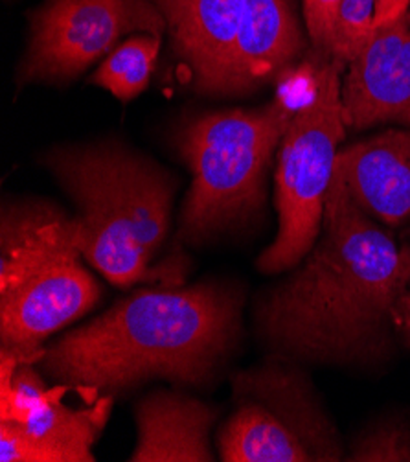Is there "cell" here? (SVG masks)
<instances>
[{
  "mask_svg": "<svg viewBox=\"0 0 410 462\" xmlns=\"http://www.w3.org/2000/svg\"><path fill=\"white\" fill-rule=\"evenodd\" d=\"M396 327L410 337V291H405L396 308Z\"/></svg>",
  "mask_w": 410,
  "mask_h": 462,
  "instance_id": "cell-21",
  "label": "cell"
},
{
  "mask_svg": "<svg viewBox=\"0 0 410 462\" xmlns=\"http://www.w3.org/2000/svg\"><path fill=\"white\" fill-rule=\"evenodd\" d=\"M111 411V396L90 409H70L59 398L44 403L24 422L0 420L3 462H93L90 448Z\"/></svg>",
  "mask_w": 410,
  "mask_h": 462,
  "instance_id": "cell-11",
  "label": "cell"
},
{
  "mask_svg": "<svg viewBox=\"0 0 410 462\" xmlns=\"http://www.w3.org/2000/svg\"><path fill=\"white\" fill-rule=\"evenodd\" d=\"M68 256L33 273L24 282L0 295L3 350L26 363L41 359V343L93 310L100 286L77 260Z\"/></svg>",
  "mask_w": 410,
  "mask_h": 462,
  "instance_id": "cell-8",
  "label": "cell"
},
{
  "mask_svg": "<svg viewBox=\"0 0 410 462\" xmlns=\"http://www.w3.org/2000/svg\"><path fill=\"white\" fill-rule=\"evenodd\" d=\"M134 32L159 37L168 32L164 15L151 0H44L30 19L19 81L74 79Z\"/></svg>",
  "mask_w": 410,
  "mask_h": 462,
  "instance_id": "cell-6",
  "label": "cell"
},
{
  "mask_svg": "<svg viewBox=\"0 0 410 462\" xmlns=\"http://www.w3.org/2000/svg\"><path fill=\"white\" fill-rule=\"evenodd\" d=\"M401 254H403V269H405V276H406V281H408V284H410V247L401 249Z\"/></svg>",
  "mask_w": 410,
  "mask_h": 462,
  "instance_id": "cell-22",
  "label": "cell"
},
{
  "mask_svg": "<svg viewBox=\"0 0 410 462\" xmlns=\"http://www.w3.org/2000/svg\"><path fill=\"white\" fill-rule=\"evenodd\" d=\"M408 281L392 236L350 196L335 171L323 236L305 262L258 306V328L278 354L313 363L378 359L390 345Z\"/></svg>",
  "mask_w": 410,
  "mask_h": 462,
  "instance_id": "cell-1",
  "label": "cell"
},
{
  "mask_svg": "<svg viewBox=\"0 0 410 462\" xmlns=\"http://www.w3.org/2000/svg\"><path fill=\"white\" fill-rule=\"evenodd\" d=\"M376 10V0H344L339 26L333 61L348 67L357 52L364 35L369 33Z\"/></svg>",
  "mask_w": 410,
  "mask_h": 462,
  "instance_id": "cell-19",
  "label": "cell"
},
{
  "mask_svg": "<svg viewBox=\"0 0 410 462\" xmlns=\"http://www.w3.org/2000/svg\"><path fill=\"white\" fill-rule=\"evenodd\" d=\"M44 166L77 207L81 256L114 286L142 281L168 235L175 180L118 143L54 148Z\"/></svg>",
  "mask_w": 410,
  "mask_h": 462,
  "instance_id": "cell-3",
  "label": "cell"
},
{
  "mask_svg": "<svg viewBox=\"0 0 410 462\" xmlns=\"http://www.w3.org/2000/svg\"><path fill=\"white\" fill-rule=\"evenodd\" d=\"M350 460H410V430L394 424L370 430L355 442Z\"/></svg>",
  "mask_w": 410,
  "mask_h": 462,
  "instance_id": "cell-20",
  "label": "cell"
},
{
  "mask_svg": "<svg viewBox=\"0 0 410 462\" xmlns=\"http://www.w3.org/2000/svg\"><path fill=\"white\" fill-rule=\"evenodd\" d=\"M215 412L178 393H153L136 409L139 444L132 462H210V430Z\"/></svg>",
  "mask_w": 410,
  "mask_h": 462,
  "instance_id": "cell-14",
  "label": "cell"
},
{
  "mask_svg": "<svg viewBox=\"0 0 410 462\" xmlns=\"http://www.w3.org/2000/svg\"><path fill=\"white\" fill-rule=\"evenodd\" d=\"M335 171L369 216L388 225L410 219V131H387L339 150Z\"/></svg>",
  "mask_w": 410,
  "mask_h": 462,
  "instance_id": "cell-12",
  "label": "cell"
},
{
  "mask_svg": "<svg viewBox=\"0 0 410 462\" xmlns=\"http://www.w3.org/2000/svg\"><path fill=\"white\" fill-rule=\"evenodd\" d=\"M305 30L314 56L321 61H333L337 26L344 0H302Z\"/></svg>",
  "mask_w": 410,
  "mask_h": 462,
  "instance_id": "cell-18",
  "label": "cell"
},
{
  "mask_svg": "<svg viewBox=\"0 0 410 462\" xmlns=\"http://www.w3.org/2000/svg\"><path fill=\"white\" fill-rule=\"evenodd\" d=\"M3 382H0V420L24 422L35 411L54 398H61L65 387L49 391L41 374L23 363L15 354L3 350Z\"/></svg>",
  "mask_w": 410,
  "mask_h": 462,
  "instance_id": "cell-17",
  "label": "cell"
},
{
  "mask_svg": "<svg viewBox=\"0 0 410 462\" xmlns=\"http://www.w3.org/2000/svg\"><path fill=\"white\" fill-rule=\"evenodd\" d=\"M304 46L296 0H241L238 49L241 95L287 70Z\"/></svg>",
  "mask_w": 410,
  "mask_h": 462,
  "instance_id": "cell-15",
  "label": "cell"
},
{
  "mask_svg": "<svg viewBox=\"0 0 410 462\" xmlns=\"http://www.w3.org/2000/svg\"><path fill=\"white\" fill-rule=\"evenodd\" d=\"M240 297L205 282L134 293L42 352V371L87 393H118L151 378L206 383L240 332Z\"/></svg>",
  "mask_w": 410,
  "mask_h": 462,
  "instance_id": "cell-2",
  "label": "cell"
},
{
  "mask_svg": "<svg viewBox=\"0 0 410 462\" xmlns=\"http://www.w3.org/2000/svg\"><path fill=\"white\" fill-rule=\"evenodd\" d=\"M166 19L178 58L205 95H241L238 49L241 0H151Z\"/></svg>",
  "mask_w": 410,
  "mask_h": 462,
  "instance_id": "cell-10",
  "label": "cell"
},
{
  "mask_svg": "<svg viewBox=\"0 0 410 462\" xmlns=\"http://www.w3.org/2000/svg\"><path fill=\"white\" fill-rule=\"evenodd\" d=\"M74 217L44 201L3 210L0 228V295L58 260L79 256Z\"/></svg>",
  "mask_w": 410,
  "mask_h": 462,
  "instance_id": "cell-13",
  "label": "cell"
},
{
  "mask_svg": "<svg viewBox=\"0 0 410 462\" xmlns=\"http://www.w3.org/2000/svg\"><path fill=\"white\" fill-rule=\"evenodd\" d=\"M341 98L350 127L410 125V0H376L370 30L348 63Z\"/></svg>",
  "mask_w": 410,
  "mask_h": 462,
  "instance_id": "cell-7",
  "label": "cell"
},
{
  "mask_svg": "<svg viewBox=\"0 0 410 462\" xmlns=\"http://www.w3.org/2000/svg\"><path fill=\"white\" fill-rule=\"evenodd\" d=\"M238 411L217 437L219 457L224 462H309L328 460L318 448L316 435L289 412L280 389V378L270 368L243 374L236 385Z\"/></svg>",
  "mask_w": 410,
  "mask_h": 462,
  "instance_id": "cell-9",
  "label": "cell"
},
{
  "mask_svg": "<svg viewBox=\"0 0 410 462\" xmlns=\"http://www.w3.org/2000/svg\"><path fill=\"white\" fill-rule=\"evenodd\" d=\"M159 51V35L144 33L131 37L104 58L88 81L109 90L118 100L129 102L148 87Z\"/></svg>",
  "mask_w": 410,
  "mask_h": 462,
  "instance_id": "cell-16",
  "label": "cell"
},
{
  "mask_svg": "<svg viewBox=\"0 0 410 462\" xmlns=\"http://www.w3.org/2000/svg\"><path fill=\"white\" fill-rule=\"evenodd\" d=\"M296 111L277 97L261 109L208 113L185 124L177 148L194 180L182 205V238L206 240L260 212L270 159Z\"/></svg>",
  "mask_w": 410,
  "mask_h": 462,
  "instance_id": "cell-4",
  "label": "cell"
},
{
  "mask_svg": "<svg viewBox=\"0 0 410 462\" xmlns=\"http://www.w3.org/2000/svg\"><path fill=\"white\" fill-rule=\"evenodd\" d=\"M337 61H321L313 74L311 100L287 127L277 171V240L258 258L261 273H282L298 265L323 228L324 203L344 138L342 72Z\"/></svg>",
  "mask_w": 410,
  "mask_h": 462,
  "instance_id": "cell-5",
  "label": "cell"
}]
</instances>
